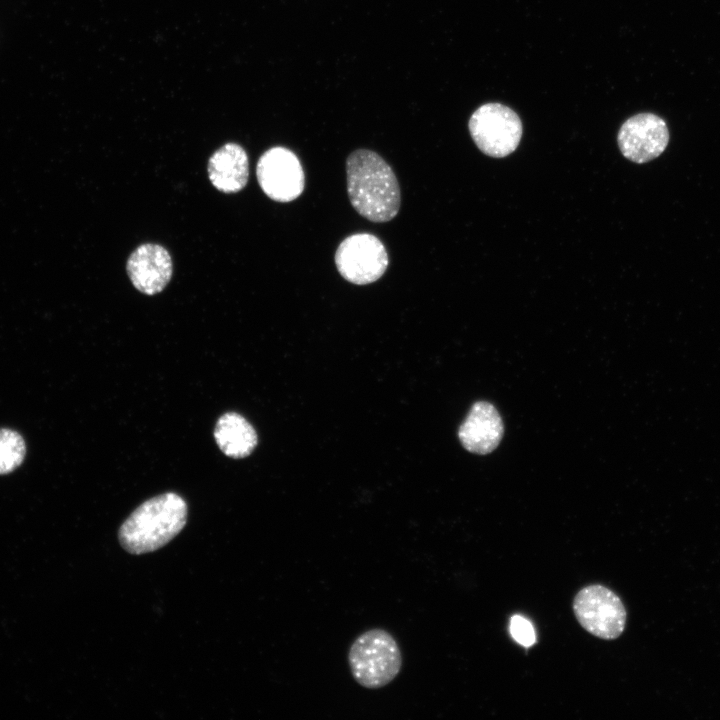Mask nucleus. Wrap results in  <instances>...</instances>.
Returning a JSON list of instances; mask_svg holds the SVG:
<instances>
[{"instance_id": "nucleus-8", "label": "nucleus", "mask_w": 720, "mask_h": 720, "mask_svg": "<svg viewBox=\"0 0 720 720\" xmlns=\"http://www.w3.org/2000/svg\"><path fill=\"white\" fill-rule=\"evenodd\" d=\"M668 142L665 121L653 113H640L629 118L618 132L622 154L635 163H646L658 157Z\"/></svg>"}, {"instance_id": "nucleus-9", "label": "nucleus", "mask_w": 720, "mask_h": 720, "mask_svg": "<svg viewBox=\"0 0 720 720\" xmlns=\"http://www.w3.org/2000/svg\"><path fill=\"white\" fill-rule=\"evenodd\" d=\"M127 274L133 286L146 295L161 292L173 274L169 252L156 243L138 246L127 260Z\"/></svg>"}, {"instance_id": "nucleus-5", "label": "nucleus", "mask_w": 720, "mask_h": 720, "mask_svg": "<svg viewBox=\"0 0 720 720\" xmlns=\"http://www.w3.org/2000/svg\"><path fill=\"white\" fill-rule=\"evenodd\" d=\"M579 624L590 634L604 640L618 638L626 624L621 599L605 586L594 584L581 589L573 601Z\"/></svg>"}, {"instance_id": "nucleus-14", "label": "nucleus", "mask_w": 720, "mask_h": 720, "mask_svg": "<svg viewBox=\"0 0 720 720\" xmlns=\"http://www.w3.org/2000/svg\"><path fill=\"white\" fill-rule=\"evenodd\" d=\"M510 633L513 639L524 647H530L536 642L535 630L523 616L515 615L511 618Z\"/></svg>"}, {"instance_id": "nucleus-1", "label": "nucleus", "mask_w": 720, "mask_h": 720, "mask_svg": "<svg viewBox=\"0 0 720 720\" xmlns=\"http://www.w3.org/2000/svg\"><path fill=\"white\" fill-rule=\"evenodd\" d=\"M347 191L351 205L369 221L392 220L401 205L398 180L376 152L358 149L346 160Z\"/></svg>"}, {"instance_id": "nucleus-10", "label": "nucleus", "mask_w": 720, "mask_h": 720, "mask_svg": "<svg viewBox=\"0 0 720 720\" xmlns=\"http://www.w3.org/2000/svg\"><path fill=\"white\" fill-rule=\"evenodd\" d=\"M464 448L477 454L493 451L503 436V422L496 408L486 402H476L458 432Z\"/></svg>"}, {"instance_id": "nucleus-11", "label": "nucleus", "mask_w": 720, "mask_h": 720, "mask_svg": "<svg viewBox=\"0 0 720 720\" xmlns=\"http://www.w3.org/2000/svg\"><path fill=\"white\" fill-rule=\"evenodd\" d=\"M207 171L217 190L239 192L246 186L249 177L247 153L239 144L226 143L211 155Z\"/></svg>"}, {"instance_id": "nucleus-12", "label": "nucleus", "mask_w": 720, "mask_h": 720, "mask_svg": "<svg viewBox=\"0 0 720 720\" xmlns=\"http://www.w3.org/2000/svg\"><path fill=\"white\" fill-rule=\"evenodd\" d=\"M214 437L218 447L228 457L243 458L257 445L253 426L240 414L228 412L217 421Z\"/></svg>"}, {"instance_id": "nucleus-3", "label": "nucleus", "mask_w": 720, "mask_h": 720, "mask_svg": "<svg viewBox=\"0 0 720 720\" xmlns=\"http://www.w3.org/2000/svg\"><path fill=\"white\" fill-rule=\"evenodd\" d=\"M352 676L368 689L386 686L402 666L400 648L394 637L383 629L364 632L352 643L348 653Z\"/></svg>"}, {"instance_id": "nucleus-7", "label": "nucleus", "mask_w": 720, "mask_h": 720, "mask_svg": "<svg viewBox=\"0 0 720 720\" xmlns=\"http://www.w3.org/2000/svg\"><path fill=\"white\" fill-rule=\"evenodd\" d=\"M256 176L263 192L277 202L295 200L305 186L304 171L298 157L281 146L272 147L260 156Z\"/></svg>"}, {"instance_id": "nucleus-6", "label": "nucleus", "mask_w": 720, "mask_h": 720, "mask_svg": "<svg viewBox=\"0 0 720 720\" xmlns=\"http://www.w3.org/2000/svg\"><path fill=\"white\" fill-rule=\"evenodd\" d=\"M389 259L383 243L373 234L356 233L346 237L335 252L340 275L356 285L375 282L383 276Z\"/></svg>"}, {"instance_id": "nucleus-13", "label": "nucleus", "mask_w": 720, "mask_h": 720, "mask_svg": "<svg viewBox=\"0 0 720 720\" xmlns=\"http://www.w3.org/2000/svg\"><path fill=\"white\" fill-rule=\"evenodd\" d=\"M26 448L22 436L11 429H0V474L15 470L23 461Z\"/></svg>"}, {"instance_id": "nucleus-4", "label": "nucleus", "mask_w": 720, "mask_h": 720, "mask_svg": "<svg viewBox=\"0 0 720 720\" xmlns=\"http://www.w3.org/2000/svg\"><path fill=\"white\" fill-rule=\"evenodd\" d=\"M469 131L484 154L502 158L517 148L522 135V123L509 107L500 103H486L472 114Z\"/></svg>"}, {"instance_id": "nucleus-2", "label": "nucleus", "mask_w": 720, "mask_h": 720, "mask_svg": "<svg viewBox=\"0 0 720 720\" xmlns=\"http://www.w3.org/2000/svg\"><path fill=\"white\" fill-rule=\"evenodd\" d=\"M187 504L176 493L155 496L136 508L119 529V541L131 554L155 551L185 526Z\"/></svg>"}]
</instances>
